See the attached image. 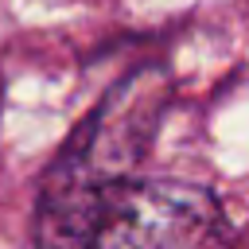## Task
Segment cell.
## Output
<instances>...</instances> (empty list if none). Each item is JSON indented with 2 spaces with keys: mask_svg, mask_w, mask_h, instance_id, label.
I'll use <instances>...</instances> for the list:
<instances>
[{
  "mask_svg": "<svg viewBox=\"0 0 249 249\" xmlns=\"http://www.w3.org/2000/svg\"><path fill=\"white\" fill-rule=\"evenodd\" d=\"M167 101L171 78L156 62L132 70L97 101L39 183L35 249H89L101 195L140 175Z\"/></svg>",
  "mask_w": 249,
  "mask_h": 249,
  "instance_id": "1",
  "label": "cell"
},
{
  "mask_svg": "<svg viewBox=\"0 0 249 249\" xmlns=\"http://www.w3.org/2000/svg\"><path fill=\"white\" fill-rule=\"evenodd\" d=\"M218 198L183 179L132 175L101 195L89 249H218Z\"/></svg>",
  "mask_w": 249,
  "mask_h": 249,
  "instance_id": "2",
  "label": "cell"
}]
</instances>
